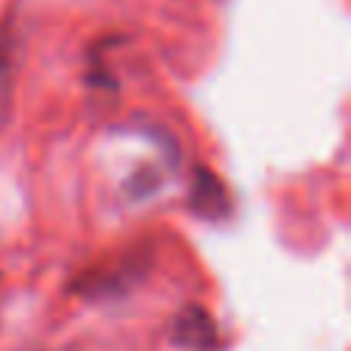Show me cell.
Masks as SVG:
<instances>
[{"instance_id":"4","label":"cell","mask_w":351,"mask_h":351,"mask_svg":"<svg viewBox=\"0 0 351 351\" xmlns=\"http://www.w3.org/2000/svg\"><path fill=\"white\" fill-rule=\"evenodd\" d=\"M12 108V40L10 28H0V130L10 121Z\"/></svg>"},{"instance_id":"2","label":"cell","mask_w":351,"mask_h":351,"mask_svg":"<svg viewBox=\"0 0 351 351\" xmlns=\"http://www.w3.org/2000/svg\"><path fill=\"white\" fill-rule=\"evenodd\" d=\"M170 339L173 346L185 351H213L219 346V330L206 308L185 305L182 311H176L170 321Z\"/></svg>"},{"instance_id":"3","label":"cell","mask_w":351,"mask_h":351,"mask_svg":"<svg viewBox=\"0 0 351 351\" xmlns=\"http://www.w3.org/2000/svg\"><path fill=\"white\" fill-rule=\"evenodd\" d=\"M191 210L197 213L200 219H225L231 213V200H228V191L225 185L219 182V176L206 167H197L194 170V182H191Z\"/></svg>"},{"instance_id":"1","label":"cell","mask_w":351,"mask_h":351,"mask_svg":"<svg viewBox=\"0 0 351 351\" xmlns=\"http://www.w3.org/2000/svg\"><path fill=\"white\" fill-rule=\"evenodd\" d=\"M145 274H148V256H127L117 265L93 268V271L80 274L74 280V293L90 299V302H111V299L127 296Z\"/></svg>"}]
</instances>
